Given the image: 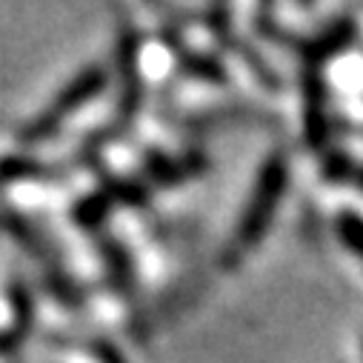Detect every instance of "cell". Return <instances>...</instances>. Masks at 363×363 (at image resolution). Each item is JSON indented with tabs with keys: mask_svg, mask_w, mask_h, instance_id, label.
<instances>
[{
	"mask_svg": "<svg viewBox=\"0 0 363 363\" xmlns=\"http://www.w3.org/2000/svg\"><path fill=\"white\" fill-rule=\"evenodd\" d=\"M281 192V169L278 166H272L269 172H266V177H263V186H260V201H257V206H252V212H249V218H246V223H243V232H246V238H252L255 232H260L257 226L263 223V218L269 215V203L275 201V195Z\"/></svg>",
	"mask_w": 363,
	"mask_h": 363,
	"instance_id": "obj_1",
	"label": "cell"
}]
</instances>
